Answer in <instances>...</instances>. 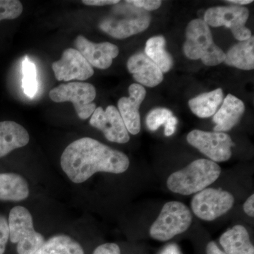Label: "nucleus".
<instances>
[{
	"mask_svg": "<svg viewBox=\"0 0 254 254\" xmlns=\"http://www.w3.org/2000/svg\"><path fill=\"white\" fill-rule=\"evenodd\" d=\"M129 165V159L123 152L88 137L70 143L61 157L62 169L76 184L86 182L99 172L125 173Z\"/></svg>",
	"mask_w": 254,
	"mask_h": 254,
	"instance_id": "f257e3e1",
	"label": "nucleus"
},
{
	"mask_svg": "<svg viewBox=\"0 0 254 254\" xmlns=\"http://www.w3.org/2000/svg\"><path fill=\"white\" fill-rule=\"evenodd\" d=\"M221 174V168L215 162L198 159L186 168L172 174L167 186L174 193L190 195L205 190L216 181Z\"/></svg>",
	"mask_w": 254,
	"mask_h": 254,
	"instance_id": "f03ea898",
	"label": "nucleus"
},
{
	"mask_svg": "<svg viewBox=\"0 0 254 254\" xmlns=\"http://www.w3.org/2000/svg\"><path fill=\"white\" fill-rule=\"evenodd\" d=\"M184 53L190 60H200L207 66L223 63L225 53L215 44L210 27L200 18L192 20L186 29Z\"/></svg>",
	"mask_w": 254,
	"mask_h": 254,
	"instance_id": "7ed1b4c3",
	"label": "nucleus"
},
{
	"mask_svg": "<svg viewBox=\"0 0 254 254\" xmlns=\"http://www.w3.org/2000/svg\"><path fill=\"white\" fill-rule=\"evenodd\" d=\"M8 225L9 240L17 245L18 254H34L46 242L35 230L33 217L25 207L16 206L10 210Z\"/></svg>",
	"mask_w": 254,
	"mask_h": 254,
	"instance_id": "20e7f679",
	"label": "nucleus"
},
{
	"mask_svg": "<svg viewBox=\"0 0 254 254\" xmlns=\"http://www.w3.org/2000/svg\"><path fill=\"white\" fill-rule=\"evenodd\" d=\"M191 222V213L186 205L179 201L168 202L150 227V236L154 240L166 242L186 232Z\"/></svg>",
	"mask_w": 254,
	"mask_h": 254,
	"instance_id": "39448f33",
	"label": "nucleus"
},
{
	"mask_svg": "<svg viewBox=\"0 0 254 254\" xmlns=\"http://www.w3.org/2000/svg\"><path fill=\"white\" fill-rule=\"evenodd\" d=\"M127 3L128 6L123 14L105 18L99 24L102 31L118 39H125L138 34L150 26V16L148 11Z\"/></svg>",
	"mask_w": 254,
	"mask_h": 254,
	"instance_id": "423d86ee",
	"label": "nucleus"
},
{
	"mask_svg": "<svg viewBox=\"0 0 254 254\" xmlns=\"http://www.w3.org/2000/svg\"><path fill=\"white\" fill-rule=\"evenodd\" d=\"M49 96L55 103L71 102L81 120L90 118L96 109V105L93 103L96 91L91 83L71 82L61 84L52 89Z\"/></svg>",
	"mask_w": 254,
	"mask_h": 254,
	"instance_id": "0eeeda50",
	"label": "nucleus"
},
{
	"mask_svg": "<svg viewBox=\"0 0 254 254\" xmlns=\"http://www.w3.org/2000/svg\"><path fill=\"white\" fill-rule=\"evenodd\" d=\"M249 16L250 11L245 6H215L205 11L203 21L213 27L230 28L234 37L240 42L252 37V31L246 27Z\"/></svg>",
	"mask_w": 254,
	"mask_h": 254,
	"instance_id": "6e6552de",
	"label": "nucleus"
},
{
	"mask_svg": "<svg viewBox=\"0 0 254 254\" xmlns=\"http://www.w3.org/2000/svg\"><path fill=\"white\" fill-rule=\"evenodd\" d=\"M234 203L235 198L230 192L220 189L206 188L195 193L190 205L198 218L212 221L227 213Z\"/></svg>",
	"mask_w": 254,
	"mask_h": 254,
	"instance_id": "1a4fd4ad",
	"label": "nucleus"
},
{
	"mask_svg": "<svg viewBox=\"0 0 254 254\" xmlns=\"http://www.w3.org/2000/svg\"><path fill=\"white\" fill-rule=\"evenodd\" d=\"M187 141L213 162H225L232 156L235 145L231 137L224 132L193 130L187 135Z\"/></svg>",
	"mask_w": 254,
	"mask_h": 254,
	"instance_id": "9d476101",
	"label": "nucleus"
},
{
	"mask_svg": "<svg viewBox=\"0 0 254 254\" xmlns=\"http://www.w3.org/2000/svg\"><path fill=\"white\" fill-rule=\"evenodd\" d=\"M90 125L103 132L105 138L113 143H126L130 139L123 118L113 105L106 109L98 107L91 115Z\"/></svg>",
	"mask_w": 254,
	"mask_h": 254,
	"instance_id": "9b49d317",
	"label": "nucleus"
},
{
	"mask_svg": "<svg viewBox=\"0 0 254 254\" xmlns=\"http://www.w3.org/2000/svg\"><path fill=\"white\" fill-rule=\"evenodd\" d=\"M52 68L58 81H85L94 74L91 64L78 50L73 48L65 50L61 59L53 63Z\"/></svg>",
	"mask_w": 254,
	"mask_h": 254,
	"instance_id": "f8f14e48",
	"label": "nucleus"
},
{
	"mask_svg": "<svg viewBox=\"0 0 254 254\" xmlns=\"http://www.w3.org/2000/svg\"><path fill=\"white\" fill-rule=\"evenodd\" d=\"M76 50L91 64L100 69H107L111 66L113 59L118 56L119 48L115 45L105 42L94 43L84 36H78L74 42Z\"/></svg>",
	"mask_w": 254,
	"mask_h": 254,
	"instance_id": "ddd939ff",
	"label": "nucleus"
},
{
	"mask_svg": "<svg viewBox=\"0 0 254 254\" xmlns=\"http://www.w3.org/2000/svg\"><path fill=\"white\" fill-rule=\"evenodd\" d=\"M129 97H123L118 101V111L128 133L136 135L141 131L139 108L146 95L144 87L133 83L128 88Z\"/></svg>",
	"mask_w": 254,
	"mask_h": 254,
	"instance_id": "4468645a",
	"label": "nucleus"
},
{
	"mask_svg": "<svg viewBox=\"0 0 254 254\" xmlns=\"http://www.w3.org/2000/svg\"><path fill=\"white\" fill-rule=\"evenodd\" d=\"M127 68L141 86L153 88L163 81V73L145 53L132 55L127 62Z\"/></svg>",
	"mask_w": 254,
	"mask_h": 254,
	"instance_id": "2eb2a0df",
	"label": "nucleus"
},
{
	"mask_svg": "<svg viewBox=\"0 0 254 254\" xmlns=\"http://www.w3.org/2000/svg\"><path fill=\"white\" fill-rule=\"evenodd\" d=\"M245 111V104L242 100L233 95H227L222 101L220 109L214 115L213 121L215 124L214 131H230L239 123Z\"/></svg>",
	"mask_w": 254,
	"mask_h": 254,
	"instance_id": "dca6fc26",
	"label": "nucleus"
},
{
	"mask_svg": "<svg viewBox=\"0 0 254 254\" xmlns=\"http://www.w3.org/2000/svg\"><path fill=\"white\" fill-rule=\"evenodd\" d=\"M30 136L27 130L13 121L0 123V158L10 152L28 144Z\"/></svg>",
	"mask_w": 254,
	"mask_h": 254,
	"instance_id": "f3484780",
	"label": "nucleus"
},
{
	"mask_svg": "<svg viewBox=\"0 0 254 254\" xmlns=\"http://www.w3.org/2000/svg\"><path fill=\"white\" fill-rule=\"evenodd\" d=\"M220 244L226 254H254L249 232L242 225H235L222 234Z\"/></svg>",
	"mask_w": 254,
	"mask_h": 254,
	"instance_id": "a211bd4d",
	"label": "nucleus"
},
{
	"mask_svg": "<svg viewBox=\"0 0 254 254\" xmlns=\"http://www.w3.org/2000/svg\"><path fill=\"white\" fill-rule=\"evenodd\" d=\"M29 195L28 182L15 173H0V200L18 202Z\"/></svg>",
	"mask_w": 254,
	"mask_h": 254,
	"instance_id": "6ab92c4d",
	"label": "nucleus"
},
{
	"mask_svg": "<svg viewBox=\"0 0 254 254\" xmlns=\"http://www.w3.org/2000/svg\"><path fill=\"white\" fill-rule=\"evenodd\" d=\"M254 38L240 41L225 54V63L242 70L254 68Z\"/></svg>",
	"mask_w": 254,
	"mask_h": 254,
	"instance_id": "aec40b11",
	"label": "nucleus"
},
{
	"mask_svg": "<svg viewBox=\"0 0 254 254\" xmlns=\"http://www.w3.org/2000/svg\"><path fill=\"white\" fill-rule=\"evenodd\" d=\"M222 101L223 91L221 88H218L192 98L189 101V106L198 118H207L216 113Z\"/></svg>",
	"mask_w": 254,
	"mask_h": 254,
	"instance_id": "412c9836",
	"label": "nucleus"
},
{
	"mask_svg": "<svg viewBox=\"0 0 254 254\" xmlns=\"http://www.w3.org/2000/svg\"><path fill=\"white\" fill-rule=\"evenodd\" d=\"M166 41L163 36L150 38L145 44V54L161 70L168 72L173 66V60L170 53L165 50Z\"/></svg>",
	"mask_w": 254,
	"mask_h": 254,
	"instance_id": "4be33fe9",
	"label": "nucleus"
},
{
	"mask_svg": "<svg viewBox=\"0 0 254 254\" xmlns=\"http://www.w3.org/2000/svg\"><path fill=\"white\" fill-rule=\"evenodd\" d=\"M34 254H84L78 242L66 235H56L46 241Z\"/></svg>",
	"mask_w": 254,
	"mask_h": 254,
	"instance_id": "5701e85b",
	"label": "nucleus"
},
{
	"mask_svg": "<svg viewBox=\"0 0 254 254\" xmlns=\"http://www.w3.org/2000/svg\"><path fill=\"white\" fill-rule=\"evenodd\" d=\"M23 78L22 87L25 94L33 98L36 94L38 89V83L36 81V68L34 64L26 58L23 62Z\"/></svg>",
	"mask_w": 254,
	"mask_h": 254,
	"instance_id": "b1692460",
	"label": "nucleus"
},
{
	"mask_svg": "<svg viewBox=\"0 0 254 254\" xmlns=\"http://www.w3.org/2000/svg\"><path fill=\"white\" fill-rule=\"evenodd\" d=\"M173 113L166 108H156L152 110L146 118V125L150 131H156L161 125H165Z\"/></svg>",
	"mask_w": 254,
	"mask_h": 254,
	"instance_id": "393cba45",
	"label": "nucleus"
},
{
	"mask_svg": "<svg viewBox=\"0 0 254 254\" xmlns=\"http://www.w3.org/2000/svg\"><path fill=\"white\" fill-rule=\"evenodd\" d=\"M23 12V5L18 0H0V21L14 19Z\"/></svg>",
	"mask_w": 254,
	"mask_h": 254,
	"instance_id": "a878e982",
	"label": "nucleus"
},
{
	"mask_svg": "<svg viewBox=\"0 0 254 254\" xmlns=\"http://www.w3.org/2000/svg\"><path fill=\"white\" fill-rule=\"evenodd\" d=\"M9 240L8 220L3 215H0V254H4L6 246Z\"/></svg>",
	"mask_w": 254,
	"mask_h": 254,
	"instance_id": "bb28decb",
	"label": "nucleus"
},
{
	"mask_svg": "<svg viewBox=\"0 0 254 254\" xmlns=\"http://www.w3.org/2000/svg\"><path fill=\"white\" fill-rule=\"evenodd\" d=\"M127 2L130 3L136 7L145 10L148 12L159 9L162 4V1L160 0H128Z\"/></svg>",
	"mask_w": 254,
	"mask_h": 254,
	"instance_id": "cd10ccee",
	"label": "nucleus"
},
{
	"mask_svg": "<svg viewBox=\"0 0 254 254\" xmlns=\"http://www.w3.org/2000/svg\"><path fill=\"white\" fill-rule=\"evenodd\" d=\"M93 254H121V250L116 244L106 243L97 247Z\"/></svg>",
	"mask_w": 254,
	"mask_h": 254,
	"instance_id": "c85d7f7f",
	"label": "nucleus"
},
{
	"mask_svg": "<svg viewBox=\"0 0 254 254\" xmlns=\"http://www.w3.org/2000/svg\"><path fill=\"white\" fill-rule=\"evenodd\" d=\"M178 120L176 117L172 116L168 119L165 124V134L166 136H170L176 131L177 125Z\"/></svg>",
	"mask_w": 254,
	"mask_h": 254,
	"instance_id": "c756f323",
	"label": "nucleus"
},
{
	"mask_svg": "<svg viewBox=\"0 0 254 254\" xmlns=\"http://www.w3.org/2000/svg\"><path fill=\"white\" fill-rule=\"evenodd\" d=\"M83 4L89 6H105V5H113L120 3L119 0H83Z\"/></svg>",
	"mask_w": 254,
	"mask_h": 254,
	"instance_id": "7c9ffc66",
	"label": "nucleus"
},
{
	"mask_svg": "<svg viewBox=\"0 0 254 254\" xmlns=\"http://www.w3.org/2000/svg\"><path fill=\"white\" fill-rule=\"evenodd\" d=\"M244 210L249 216L254 217V195L252 194L246 200L244 204Z\"/></svg>",
	"mask_w": 254,
	"mask_h": 254,
	"instance_id": "2f4dec72",
	"label": "nucleus"
},
{
	"mask_svg": "<svg viewBox=\"0 0 254 254\" xmlns=\"http://www.w3.org/2000/svg\"><path fill=\"white\" fill-rule=\"evenodd\" d=\"M206 254H226L222 252L214 242H209L206 247Z\"/></svg>",
	"mask_w": 254,
	"mask_h": 254,
	"instance_id": "473e14b6",
	"label": "nucleus"
},
{
	"mask_svg": "<svg viewBox=\"0 0 254 254\" xmlns=\"http://www.w3.org/2000/svg\"><path fill=\"white\" fill-rule=\"evenodd\" d=\"M160 254H182L178 246L171 244L165 247Z\"/></svg>",
	"mask_w": 254,
	"mask_h": 254,
	"instance_id": "72a5a7b5",
	"label": "nucleus"
},
{
	"mask_svg": "<svg viewBox=\"0 0 254 254\" xmlns=\"http://www.w3.org/2000/svg\"><path fill=\"white\" fill-rule=\"evenodd\" d=\"M226 1L227 2L232 3V4L240 5V6L241 5L249 4L254 2L253 0H228Z\"/></svg>",
	"mask_w": 254,
	"mask_h": 254,
	"instance_id": "f704fd0d",
	"label": "nucleus"
}]
</instances>
